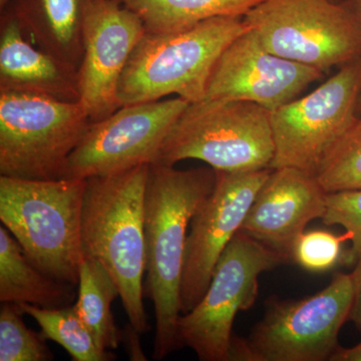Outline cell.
Listing matches in <instances>:
<instances>
[{"label":"cell","mask_w":361,"mask_h":361,"mask_svg":"<svg viewBox=\"0 0 361 361\" xmlns=\"http://www.w3.org/2000/svg\"><path fill=\"white\" fill-rule=\"evenodd\" d=\"M216 183L214 169L177 170L149 165L145 206L146 296L154 304L156 334L153 358L161 360L182 348L178 336L180 284L188 230L192 218Z\"/></svg>","instance_id":"cell-1"},{"label":"cell","mask_w":361,"mask_h":361,"mask_svg":"<svg viewBox=\"0 0 361 361\" xmlns=\"http://www.w3.org/2000/svg\"><path fill=\"white\" fill-rule=\"evenodd\" d=\"M149 165L87 179L82 204V241L85 256L106 268L120 292L130 324L148 332L145 311L146 271L145 206Z\"/></svg>","instance_id":"cell-2"},{"label":"cell","mask_w":361,"mask_h":361,"mask_svg":"<svg viewBox=\"0 0 361 361\" xmlns=\"http://www.w3.org/2000/svg\"><path fill=\"white\" fill-rule=\"evenodd\" d=\"M87 179L0 177V220L33 264L78 286Z\"/></svg>","instance_id":"cell-3"},{"label":"cell","mask_w":361,"mask_h":361,"mask_svg":"<svg viewBox=\"0 0 361 361\" xmlns=\"http://www.w3.org/2000/svg\"><path fill=\"white\" fill-rule=\"evenodd\" d=\"M250 28L243 16H218L182 32H146L123 71L118 104L160 101L170 94L190 104L202 101L221 54Z\"/></svg>","instance_id":"cell-4"},{"label":"cell","mask_w":361,"mask_h":361,"mask_svg":"<svg viewBox=\"0 0 361 361\" xmlns=\"http://www.w3.org/2000/svg\"><path fill=\"white\" fill-rule=\"evenodd\" d=\"M275 146L270 111L243 101L189 104L166 137L155 164L199 160L216 171L270 169Z\"/></svg>","instance_id":"cell-5"},{"label":"cell","mask_w":361,"mask_h":361,"mask_svg":"<svg viewBox=\"0 0 361 361\" xmlns=\"http://www.w3.org/2000/svg\"><path fill=\"white\" fill-rule=\"evenodd\" d=\"M353 273H336L329 286L300 300H271L247 339L233 337L229 361L330 360L349 319Z\"/></svg>","instance_id":"cell-6"},{"label":"cell","mask_w":361,"mask_h":361,"mask_svg":"<svg viewBox=\"0 0 361 361\" xmlns=\"http://www.w3.org/2000/svg\"><path fill=\"white\" fill-rule=\"evenodd\" d=\"M90 123L80 101L0 90V174L59 179Z\"/></svg>","instance_id":"cell-7"},{"label":"cell","mask_w":361,"mask_h":361,"mask_svg":"<svg viewBox=\"0 0 361 361\" xmlns=\"http://www.w3.org/2000/svg\"><path fill=\"white\" fill-rule=\"evenodd\" d=\"M243 18L271 54L324 73L361 56V23L348 4L264 0Z\"/></svg>","instance_id":"cell-8"},{"label":"cell","mask_w":361,"mask_h":361,"mask_svg":"<svg viewBox=\"0 0 361 361\" xmlns=\"http://www.w3.org/2000/svg\"><path fill=\"white\" fill-rule=\"evenodd\" d=\"M286 261L245 233H237L221 255L200 302L180 315V346L193 349L202 361H229L237 313L255 303L260 274Z\"/></svg>","instance_id":"cell-9"},{"label":"cell","mask_w":361,"mask_h":361,"mask_svg":"<svg viewBox=\"0 0 361 361\" xmlns=\"http://www.w3.org/2000/svg\"><path fill=\"white\" fill-rule=\"evenodd\" d=\"M361 59L306 94L270 111L275 153L270 169L293 167L314 175L358 120Z\"/></svg>","instance_id":"cell-10"},{"label":"cell","mask_w":361,"mask_h":361,"mask_svg":"<svg viewBox=\"0 0 361 361\" xmlns=\"http://www.w3.org/2000/svg\"><path fill=\"white\" fill-rule=\"evenodd\" d=\"M189 104L177 97L128 104L90 123L59 179L115 175L155 164L166 137Z\"/></svg>","instance_id":"cell-11"},{"label":"cell","mask_w":361,"mask_h":361,"mask_svg":"<svg viewBox=\"0 0 361 361\" xmlns=\"http://www.w3.org/2000/svg\"><path fill=\"white\" fill-rule=\"evenodd\" d=\"M271 170H215V187L195 213L188 232L180 284L182 314L193 310L206 293L221 255L241 229Z\"/></svg>","instance_id":"cell-12"},{"label":"cell","mask_w":361,"mask_h":361,"mask_svg":"<svg viewBox=\"0 0 361 361\" xmlns=\"http://www.w3.org/2000/svg\"><path fill=\"white\" fill-rule=\"evenodd\" d=\"M146 27L120 0H90L82 30L84 56L78 66V92L90 122L121 108L118 85Z\"/></svg>","instance_id":"cell-13"},{"label":"cell","mask_w":361,"mask_h":361,"mask_svg":"<svg viewBox=\"0 0 361 361\" xmlns=\"http://www.w3.org/2000/svg\"><path fill=\"white\" fill-rule=\"evenodd\" d=\"M324 73L271 54L250 28L221 54L203 99L249 102L272 111L297 99Z\"/></svg>","instance_id":"cell-14"},{"label":"cell","mask_w":361,"mask_h":361,"mask_svg":"<svg viewBox=\"0 0 361 361\" xmlns=\"http://www.w3.org/2000/svg\"><path fill=\"white\" fill-rule=\"evenodd\" d=\"M326 195L310 173L293 167L272 169L240 231L289 260L308 223L322 217Z\"/></svg>","instance_id":"cell-15"},{"label":"cell","mask_w":361,"mask_h":361,"mask_svg":"<svg viewBox=\"0 0 361 361\" xmlns=\"http://www.w3.org/2000/svg\"><path fill=\"white\" fill-rule=\"evenodd\" d=\"M78 70L33 47L26 39L13 7L2 16L0 90L30 92L61 101L78 102Z\"/></svg>","instance_id":"cell-16"},{"label":"cell","mask_w":361,"mask_h":361,"mask_svg":"<svg viewBox=\"0 0 361 361\" xmlns=\"http://www.w3.org/2000/svg\"><path fill=\"white\" fill-rule=\"evenodd\" d=\"M90 0H14L25 35L39 49L78 68L84 56L82 30Z\"/></svg>","instance_id":"cell-17"},{"label":"cell","mask_w":361,"mask_h":361,"mask_svg":"<svg viewBox=\"0 0 361 361\" xmlns=\"http://www.w3.org/2000/svg\"><path fill=\"white\" fill-rule=\"evenodd\" d=\"M75 287L39 269L6 227H0V301L42 308L71 305Z\"/></svg>","instance_id":"cell-18"},{"label":"cell","mask_w":361,"mask_h":361,"mask_svg":"<svg viewBox=\"0 0 361 361\" xmlns=\"http://www.w3.org/2000/svg\"><path fill=\"white\" fill-rule=\"evenodd\" d=\"M149 33L182 32L218 16H244L264 0H120Z\"/></svg>","instance_id":"cell-19"},{"label":"cell","mask_w":361,"mask_h":361,"mask_svg":"<svg viewBox=\"0 0 361 361\" xmlns=\"http://www.w3.org/2000/svg\"><path fill=\"white\" fill-rule=\"evenodd\" d=\"M78 300L75 304L80 319L104 350L120 346L123 334L111 312V303L120 296L108 271L96 259L85 256L80 268Z\"/></svg>","instance_id":"cell-20"},{"label":"cell","mask_w":361,"mask_h":361,"mask_svg":"<svg viewBox=\"0 0 361 361\" xmlns=\"http://www.w3.org/2000/svg\"><path fill=\"white\" fill-rule=\"evenodd\" d=\"M25 314L32 316L42 329L45 341L56 342L75 361H111L116 355L97 343L87 325L80 319L75 305L42 308L32 304H18Z\"/></svg>","instance_id":"cell-21"},{"label":"cell","mask_w":361,"mask_h":361,"mask_svg":"<svg viewBox=\"0 0 361 361\" xmlns=\"http://www.w3.org/2000/svg\"><path fill=\"white\" fill-rule=\"evenodd\" d=\"M315 178L326 193L361 189V118L331 149Z\"/></svg>","instance_id":"cell-22"},{"label":"cell","mask_w":361,"mask_h":361,"mask_svg":"<svg viewBox=\"0 0 361 361\" xmlns=\"http://www.w3.org/2000/svg\"><path fill=\"white\" fill-rule=\"evenodd\" d=\"M16 303L6 302L0 310V361H49L54 355L42 334L26 326Z\"/></svg>","instance_id":"cell-23"},{"label":"cell","mask_w":361,"mask_h":361,"mask_svg":"<svg viewBox=\"0 0 361 361\" xmlns=\"http://www.w3.org/2000/svg\"><path fill=\"white\" fill-rule=\"evenodd\" d=\"M348 239L346 233L338 236L322 230L303 232L294 244L291 259L304 270L326 272L341 262L343 243Z\"/></svg>","instance_id":"cell-24"},{"label":"cell","mask_w":361,"mask_h":361,"mask_svg":"<svg viewBox=\"0 0 361 361\" xmlns=\"http://www.w3.org/2000/svg\"><path fill=\"white\" fill-rule=\"evenodd\" d=\"M325 225H339L353 242V254H361V189L327 193L322 217Z\"/></svg>","instance_id":"cell-25"},{"label":"cell","mask_w":361,"mask_h":361,"mask_svg":"<svg viewBox=\"0 0 361 361\" xmlns=\"http://www.w3.org/2000/svg\"><path fill=\"white\" fill-rule=\"evenodd\" d=\"M357 259V265L353 272V281H355V297H353L349 319L353 320L356 327L361 331V254Z\"/></svg>","instance_id":"cell-26"},{"label":"cell","mask_w":361,"mask_h":361,"mask_svg":"<svg viewBox=\"0 0 361 361\" xmlns=\"http://www.w3.org/2000/svg\"><path fill=\"white\" fill-rule=\"evenodd\" d=\"M330 361H361V342L351 348H338Z\"/></svg>","instance_id":"cell-27"},{"label":"cell","mask_w":361,"mask_h":361,"mask_svg":"<svg viewBox=\"0 0 361 361\" xmlns=\"http://www.w3.org/2000/svg\"><path fill=\"white\" fill-rule=\"evenodd\" d=\"M348 4L353 9L361 23V0H350V4Z\"/></svg>","instance_id":"cell-28"},{"label":"cell","mask_w":361,"mask_h":361,"mask_svg":"<svg viewBox=\"0 0 361 361\" xmlns=\"http://www.w3.org/2000/svg\"><path fill=\"white\" fill-rule=\"evenodd\" d=\"M11 1H14V0H0V6H1V9H4V7H6L7 4H11Z\"/></svg>","instance_id":"cell-29"}]
</instances>
